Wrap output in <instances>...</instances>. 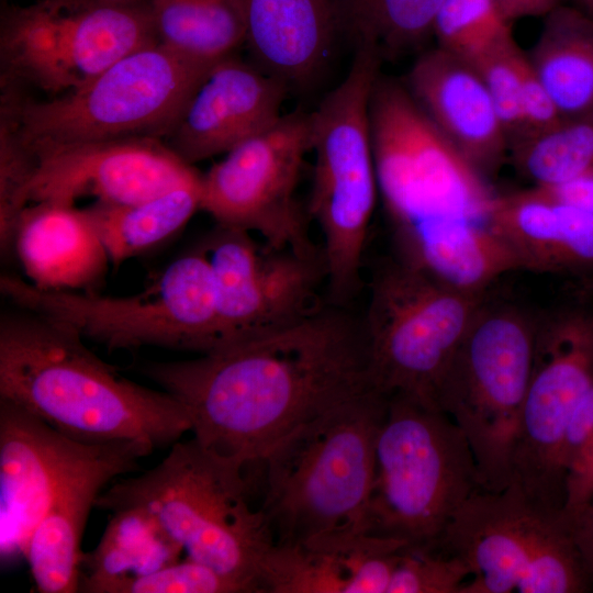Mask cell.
<instances>
[{"mask_svg": "<svg viewBox=\"0 0 593 593\" xmlns=\"http://www.w3.org/2000/svg\"><path fill=\"white\" fill-rule=\"evenodd\" d=\"M142 371L186 406L201 446L245 472L304 422L376 390L360 321L339 305Z\"/></svg>", "mask_w": 593, "mask_h": 593, "instance_id": "obj_1", "label": "cell"}, {"mask_svg": "<svg viewBox=\"0 0 593 593\" xmlns=\"http://www.w3.org/2000/svg\"><path fill=\"white\" fill-rule=\"evenodd\" d=\"M372 147L394 257L458 289L486 293L521 270L490 225L495 192L437 130L404 83L377 78Z\"/></svg>", "mask_w": 593, "mask_h": 593, "instance_id": "obj_2", "label": "cell"}, {"mask_svg": "<svg viewBox=\"0 0 593 593\" xmlns=\"http://www.w3.org/2000/svg\"><path fill=\"white\" fill-rule=\"evenodd\" d=\"M0 398L85 444L133 440L155 451L191 432L172 394L122 377L76 331L16 305L0 314Z\"/></svg>", "mask_w": 593, "mask_h": 593, "instance_id": "obj_3", "label": "cell"}, {"mask_svg": "<svg viewBox=\"0 0 593 593\" xmlns=\"http://www.w3.org/2000/svg\"><path fill=\"white\" fill-rule=\"evenodd\" d=\"M388 402L369 390L304 422L267 452L255 471L273 544L366 533Z\"/></svg>", "mask_w": 593, "mask_h": 593, "instance_id": "obj_4", "label": "cell"}, {"mask_svg": "<svg viewBox=\"0 0 593 593\" xmlns=\"http://www.w3.org/2000/svg\"><path fill=\"white\" fill-rule=\"evenodd\" d=\"M257 485L243 468L193 437L178 440L154 468L115 481L96 507H137L154 516L187 557L235 582L243 593L262 592L261 561L273 538L251 497Z\"/></svg>", "mask_w": 593, "mask_h": 593, "instance_id": "obj_5", "label": "cell"}, {"mask_svg": "<svg viewBox=\"0 0 593 593\" xmlns=\"http://www.w3.org/2000/svg\"><path fill=\"white\" fill-rule=\"evenodd\" d=\"M212 66L154 43L119 59L86 86L47 100H33L21 88L1 83L0 113L32 152L126 138L166 139Z\"/></svg>", "mask_w": 593, "mask_h": 593, "instance_id": "obj_6", "label": "cell"}, {"mask_svg": "<svg viewBox=\"0 0 593 593\" xmlns=\"http://www.w3.org/2000/svg\"><path fill=\"white\" fill-rule=\"evenodd\" d=\"M483 490L471 447L439 409L389 398L374 447V480L366 533L433 544L454 515Z\"/></svg>", "mask_w": 593, "mask_h": 593, "instance_id": "obj_7", "label": "cell"}, {"mask_svg": "<svg viewBox=\"0 0 593 593\" xmlns=\"http://www.w3.org/2000/svg\"><path fill=\"white\" fill-rule=\"evenodd\" d=\"M355 46L347 76L311 113L315 165L309 213L323 236L326 282L336 304L359 290L362 256L379 195L370 98L382 59L368 43Z\"/></svg>", "mask_w": 593, "mask_h": 593, "instance_id": "obj_8", "label": "cell"}, {"mask_svg": "<svg viewBox=\"0 0 593 593\" xmlns=\"http://www.w3.org/2000/svg\"><path fill=\"white\" fill-rule=\"evenodd\" d=\"M0 292L12 305L49 316L109 349L155 346L204 354L219 343L213 279L200 246L133 295L42 290L8 272L0 277Z\"/></svg>", "mask_w": 593, "mask_h": 593, "instance_id": "obj_9", "label": "cell"}, {"mask_svg": "<svg viewBox=\"0 0 593 593\" xmlns=\"http://www.w3.org/2000/svg\"><path fill=\"white\" fill-rule=\"evenodd\" d=\"M535 329L536 315L485 300L436 393V406L463 432L486 491L511 481Z\"/></svg>", "mask_w": 593, "mask_h": 593, "instance_id": "obj_10", "label": "cell"}, {"mask_svg": "<svg viewBox=\"0 0 593 593\" xmlns=\"http://www.w3.org/2000/svg\"><path fill=\"white\" fill-rule=\"evenodd\" d=\"M485 294L458 289L395 257L381 262L360 320L372 387L388 398L404 395L437 407L441 379Z\"/></svg>", "mask_w": 593, "mask_h": 593, "instance_id": "obj_11", "label": "cell"}, {"mask_svg": "<svg viewBox=\"0 0 593 593\" xmlns=\"http://www.w3.org/2000/svg\"><path fill=\"white\" fill-rule=\"evenodd\" d=\"M430 545L468 567L460 593H581L592 585L562 511L539 507L513 483L473 493Z\"/></svg>", "mask_w": 593, "mask_h": 593, "instance_id": "obj_12", "label": "cell"}, {"mask_svg": "<svg viewBox=\"0 0 593 593\" xmlns=\"http://www.w3.org/2000/svg\"><path fill=\"white\" fill-rule=\"evenodd\" d=\"M154 43L148 0H42L12 8L1 19V83L57 97Z\"/></svg>", "mask_w": 593, "mask_h": 593, "instance_id": "obj_13", "label": "cell"}, {"mask_svg": "<svg viewBox=\"0 0 593 593\" xmlns=\"http://www.w3.org/2000/svg\"><path fill=\"white\" fill-rule=\"evenodd\" d=\"M593 384V311L568 306L536 315L532 370L510 483L550 512L564 505L559 449L570 416Z\"/></svg>", "mask_w": 593, "mask_h": 593, "instance_id": "obj_14", "label": "cell"}, {"mask_svg": "<svg viewBox=\"0 0 593 593\" xmlns=\"http://www.w3.org/2000/svg\"><path fill=\"white\" fill-rule=\"evenodd\" d=\"M311 149V113L294 111L225 154L201 177V209L216 224L262 236L275 248L320 255L295 199Z\"/></svg>", "mask_w": 593, "mask_h": 593, "instance_id": "obj_15", "label": "cell"}, {"mask_svg": "<svg viewBox=\"0 0 593 593\" xmlns=\"http://www.w3.org/2000/svg\"><path fill=\"white\" fill-rule=\"evenodd\" d=\"M199 246L213 279L216 346L283 327L321 307L322 254L259 245L250 232L220 224Z\"/></svg>", "mask_w": 593, "mask_h": 593, "instance_id": "obj_16", "label": "cell"}, {"mask_svg": "<svg viewBox=\"0 0 593 593\" xmlns=\"http://www.w3.org/2000/svg\"><path fill=\"white\" fill-rule=\"evenodd\" d=\"M32 153L36 167L30 203L75 204L78 198L91 195L100 202L131 204L201 179L192 165L158 138L82 143Z\"/></svg>", "mask_w": 593, "mask_h": 593, "instance_id": "obj_17", "label": "cell"}, {"mask_svg": "<svg viewBox=\"0 0 593 593\" xmlns=\"http://www.w3.org/2000/svg\"><path fill=\"white\" fill-rule=\"evenodd\" d=\"M100 444L58 432L0 398V558L22 555L61 483Z\"/></svg>", "mask_w": 593, "mask_h": 593, "instance_id": "obj_18", "label": "cell"}, {"mask_svg": "<svg viewBox=\"0 0 593 593\" xmlns=\"http://www.w3.org/2000/svg\"><path fill=\"white\" fill-rule=\"evenodd\" d=\"M289 88L234 54L217 60L166 144L186 163L226 154L277 123Z\"/></svg>", "mask_w": 593, "mask_h": 593, "instance_id": "obj_19", "label": "cell"}, {"mask_svg": "<svg viewBox=\"0 0 593 593\" xmlns=\"http://www.w3.org/2000/svg\"><path fill=\"white\" fill-rule=\"evenodd\" d=\"M153 451L133 440L100 444L61 483L23 551L37 592H78L81 539L92 507L109 483L138 470Z\"/></svg>", "mask_w": 593, "mask_h": 593, "instance_id": "obj_20", "label": "cell"}, {"mask_svg": "<svg viewBox=\"0 0 593 593\" xmlns=\"http://www.w3.org/2000/svg\"><path fill=\"white\" fill-rule=\"evenodd\" d=\"M437 130L483 176L508 154V139L486 86L469 61L436 47L424 52L405 80Z\"/></svg>", "mask_w": 593, "mask_h": 593, "instance_id": "obj_21", "label": "cell"}, {"mask_svg": "<svg viewBox=\"0 0 593 593\" xmlns=\"http://www.w3.org/2000/svg\"><path fill=\"white\" fill-rule=\"evenodd\" d=\"M490 225L521 270L593 276V212L561 204L533 186L495 193Z\"/></svg>", "mask_w": 593, "mask_h": 593, "instance_id": "obj_22", "label": "cell"}, {"mask_svg": "<svg viewBox=\"0 0 593 593\" xmlns=\"http://www.w3.org/2000/svg\"><path fill=\"white\" fill-rule=\"evenodd\" d=\"M14 255L38 289L96 293L110 262L85 209L41 201L22 212Z\"/></svg>", "mask_w": 593, "mask_h": 593, "instance_id": "obj_23", "label": "cell"}, {"mask_svg": "<svg viewBox=\"0 0 593 593\" xmlns=\"http://www.w3.org/2000/svg\"><path fill=\"white\" fill-rule=\"evenodd\" d=\"M255 65L289 89L321 75L340 33L337 0H239Z\"/></svg>", "mask_w": 593, "mask_h": 593, "instance_id": "obj_24", "label": "cell"}, {"mask_svg": "<svg viewBox=\"0 0 593 593\" xmlns=\"http://www.w3.org/2000/svg\"><path fill=\"white\" fill-rule=\"evenodd\" d=\"M526 55L564 118L593 113V16L556 5Z\"/></svg>", "mask_w": 593, "mask_h": 593, "instance_id": "obj_25", "label": "cell"}, {"mask_svg": "<svg viewBox=\"0 0 593 593\" xmlns=\"http://www.w3.org/2000/svg\"><path fill=\"white\" fill-rule=\"evenodd\" d=\"M110 513L99 542L82 555L78 592L99 593L108 583L148 574L184 552L146 511L123 507Z\"/></svg>", "mask_w": 593, "mask_h": 593, "instance_id": "obj_26", "label": "cell"}, {"mask_svg": "<svg viewBox=\"0 0 593 593\" xmlns=\"http://www.w3.org/2000/svg\"><path fill=\"white\" fill-rule=\"evenodd\" d=\"M199 209L201 179L142 202L114 204L97 201L85 210L110 261L119 266L170 239Z\"/></svg>", "mask_w": 593, "mask_h": 593, "instance_id": "obj_27", "label": "cell"}, {"mask_svg": "<svg viewBox=\"0 0 593 593\" xmlns=\"http://www.w3.org/2000/svg\"><path fill=\"white\" fill-rule=\"evenodd\" d=\"M158 43L186 58L214 64L246 40L239 0H148Z\"/></svg>", "mask_w": 593, "mask_h": 593, "instance_id": "obj_28", "label": "cell"}, {"mask_svg": "<svg viewBox=\"0 0 593 593\" xmlns=\"http://www.w3.org/2000/svg\"><path fill=\"white\" fill-rule=\"evenodd\" d=\"M444 0H337L340 33L371 44L381 59L421 46L434 32Z\"/></svg>", "mask_w": 593, "mask_h": 593, "instance_id": "obj_29", "label": "cell"}, {"mask_svg": "<svg viewBox=\"0 0 593 593\" xmlns=\"http://www.w3.org/2000/svg\"><path fill=\"white\" fill-rule=\"evenodd\" d=\"M516 171L535 187H552L593 171V113L562 118L508 144Z\"/></svg>", "mask_w": 593, "mask_h": 593, "instance_id": "obj_30", "label": "cell"}, {"mask_svg": "<svg viewBox=\"0 0 593 593\" xmlns=\"http://www.w3.org/2000/svg\"><path fill=\"white\" fill-rule=\"evenodd\" d=\"M259 580L269 593H348L343 559L325 538L273 544L261 561Z\"/></svg>", "mask_w": 593, "mask_h": 593, "instance_id": "obj_31", "label": "cell"}, {"mask_svg": "<svg viewBox=\"0 0 593 593\" xmlns=\"http://www.w3.org/2000/svg\"><path fill=\"white\" fill-rule=\"evenodd\" d=\"M511 23L493 0H444L433 35L438 47L473 64L513 37Z\"/></svg>", "mask_w": 593, "mask_h": 593, "instance_id": "obj_32", "label": "cell"}, {"mask_svg": "<svg viewBox=\"0 0 593 593\" xmlns=\"http://www.w3.org/2000/svg\"><path fill=\"white\" fill-rule=\"evenodd\" d=\"M36 160L12 122L0 113V248L4 258L14 255L16 227L30 204Z\"/></svg>", "mask_w": 593, "mask_h": 593, "instance_id": "obj_33", "label": "cell"}, {"mask_svg": "<svg viewBox=\"0 0 593 593\" xmlns=\"http://www.w3.org/2000/svg\"><path fill=\"white\" fill-rule=\"evenodd\" d=\"M470 578L466 563L432 545L403 547L388 593H460Z\"/></svg>", "mask_w": 593, "mask_h": 593, "instance_id": "obj_34", "label": "cell"}, {"mask_svg": "<svg viewBox=\"0 0 593 593\" xmlns=\"http://www.w3.org/2000/svg\"><path fill=\"white\" fill-rule=\"evenodd\" d=\"M525 53L511 37L493 47L472 65L482 77L508 144L524 128L522 111V68Z\"/></svg>", "mask_w": 593, "mask_h": 593, "instance_id": "obj_35", "label": "cell"}, {"mask_svg": "<svg viewBox=\"0 0 593 593\" xmlns=\"http://www.w3.org/2000/svg\"><path fill=\"white\" fill-rule=\"evenodd\" d=\"M99 593H243L232 580L189 557L154 572L103 585Z\"/></svg>", "mask_w": 593, "mask_h": 593, "instance_id": "obj_36", "label": "cell"}, {"mask_svg": "<svg viewBox=\"0 0 593 593\" xmlns=\"http://www.w3.org/2000/svg\"><path fill=\"white\" fill-rule=\"evenodd\" d=\"M522 111L524 128L518 137L547 130L564 118L536 75L526 54L522 68Z\"/></svg>", "mask_w": 593, "mask_h": 593, "instance_id": "obj_37", "label": "cell"}, {"mask_svg": "<svg viewBox=\"0 0 593 593\" xmlns=\"http://www.w3.org/2000/svg\"><path fill=\"white\" fill-rule=\"evenodd\" d=\"M593 500V430L566 471V499L562 513L572 515Z\"/></svg>", "mask_w": 593, "mask_h": 593, "instance_id": "obj_38", "label": "cell"}, {"mask_svg": "<svg viewBox=\"0 0 593 593\" xmlns=\"http://www.w3.org/2000/svg\"><path fill=\"white\" fill-rule=\"evenodd\" d=\"M593 430V384L575 405L564 430L560 449L559 467L566 480V471L579 449ZM566 483V482H564ZM566 485V484H564Z\"/></svg>", "mask_w": 593, "mask_h": 593, "instance_id": "obj_39", "label": "cell"}, {"mask_svg": "<svg viewBox=\"0 0 593 593\" xmlns=\"http://www.w3.org/2000/svg\"><path fill=\"white\" fill-rule=\"evenodd\" d=\"M537 188L561 204L593 212V171L557 186Z\"/></svg>", "mask_w": 593, "mask_h": 593, "instance_id": "obj_40", "label": "cell"}, {"mask_svg": "<svg viewBox=\"0 0 593 593\" xmlns=\"http://www.w3.org/2000/svg\"><path fill=\"white\" fill-rule=\"evenodd\" d=\"M564 516L569 522L583 567L593 583V500L581 511Z\"/></svg>", "mask_w": 593, "mask_h": 593, "instance_id": "obj_41", "label": "cell"}, {"mask_svg": "<svg viewBox=\"0 0 593 593\" xmlns=\"http://www.w3.org/2000/svg\"><path fill=\"white\" fill-rule=\"evenodd\" d=\"M504 16L513 22L527 16L546 15L558 5V0H493Z\"/></svg>", "mask_w": 593, "mask_h": 593, "instance_id": "obj_42", "label": "cell"}, {"mask_svg": "<svg viewBox=\"0 0 593 593\" xmlns=\"http://www.w3.org/2000/svg\"><path fill=\"white\" fill-rule=\"evenodd\" d=\"M581 289L586 294L593 295V276L581 280Z\"/></svg>", "mask_w": 593, "mask_h": 593, "instance_id": "obj_43", "label": "cell"}, {"mask_svg": "<svg viewBox=\"0 0 593 593\" xmlns=\"http://www.w3.org/2000/svg\"><path fill=\"white\" fill-rule=\"evenodd\" d=\"M582 10L593 16V0H581Z\"/></svg>", "mask_w": 593, "mask_h": 593, "instance_id": "obj_44", "label": "cell"}, {"mask_svg": "<svg viewBox=\"0 0 593 593\" xmlns=\"http://www.w3.org/2000/svg\"><path fill=\"white\" fill-rule=\"evenodd\" d=\"M110 1H116V0H110Z\"/></svg>", "mask_w": 593, "mask_h": 593, "instance_id": "obj_45", "label": "cell"}]
</instances>
